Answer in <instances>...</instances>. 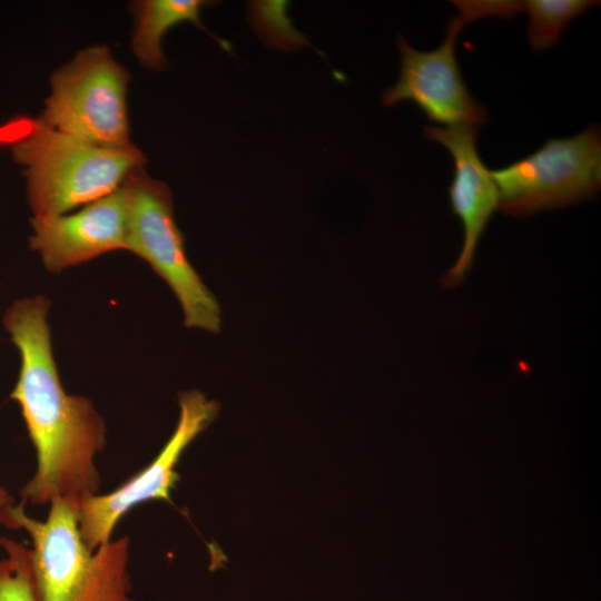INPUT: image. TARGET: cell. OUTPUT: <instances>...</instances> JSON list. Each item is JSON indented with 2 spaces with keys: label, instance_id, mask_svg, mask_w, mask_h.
<instances>
[{
  "label": "cell",
  "instance_id": "obj_1",
  "mask_svg": "<svg viewBox=\"0 0 601 601\" xmlns=\"http://www.w3.org/2000/svg\"><path fill=\"white\" fill-rule=\"evenodd\" d=\"M49 305L43 296L17 299L2 317L20 355L10 397L21 410L37 454L36 472L20 490L22 504L33 506L56 497L80 503L97 494L96 456L106 444L105 421L92 402L62 387L47 323Z\"/></svg>",
  "mask_w": 601,
  "mask_h": 601
},
{
  "label": "cell",
  "instance_id": "obj_2",
  "mask_svg": "<svg viewBox=\"0 0 601 601\" xmlns=\"http://www.w3.org/2000/svg\"><path fill=\"white\" fill-rule=\"evenodd\" d=\"M0 148L22 167L35 218L67 214L105 197L147 162L135 145L96 146L27 115L0 124Z\"/></svg>",
  "mask_w": 601,
  "mask_h": 601
},
{
  "label": "cell",
  "instance_id": "obj_3",
  "mask_svg": "<svg viewBox=\"0 0 601 601\" xmlns=\"http://www.w3.org/2000/svg\"><path fill=\"white\" fill-rule=\"evenodd\" d=\"M0 522L24 530L32 546L30 569L40 601H136L128 572L129 538L90 550L79 530V503L56 497L43 521L30 518L24 504L0 508Z\"/></svg>",
  "mask_w": 601,
  "mask_h": 601
},
{
  "label": "cell",
  "instance_id": "obj_4",
  "mask_svg": "<svg viewBox=\"0 0 601 601\" xmlns=\"http://www.w3.org/2000/svg\"><path fill=\"white\" fill-rule=\"evenodd\" d=\"M127 199V250L146 260L180 303L184 324L213 334L221 329V308L187 258L174 216L173 193L144 167L121 184Z\"/></svg>",
  "mask_w": 601,
  "mask_h": 601
},
{
  "label": "cell",
  "instance_id": "obj_5",
  "mask_svg": "<svg viewBox=\"0 0 601 601\" xmlns=\"http://www.w3.org/2000/svg\"><path fill=\"white\" fill-rule=\"evenodd\" d=\"M130 73L107 46L80 50L50 77V95L38 118L89 144L128 148L127 90Z\"/></svg>",
  "mask_w": 601,
  "mask_h": 601
},
{
  "label": "cell",
  "instance_id": "obj_6",
  "mask_svg": "<svg viewBox=\"0 0 601 601\" xmlns=\"http://www.w3.org/2000/svg\"><path fill=\"white\" fill-rule=\"evenodd\" d=\"M499 207L528 216L590 199L601 186V131L595 124L574 136L549 138L535 151L491 170Z\"/></svg>",
  "mask_w": 601,
  "mask_h": 601
},
{
  "label": "cell",
  "instance_id": "obj_7",
  "mask_svg": "<svg viewBox=\"0 0 601 601\" xmlns=\"http://www.w3.org/2000/svg\"><path fill=\"white\" fill-rule=\"evenodd\" d=\"M179 420L158 455L142 470L106 494L79 503V530L90 550L111 540L117 523L131 509L150 500L170 501L179 480L176 465L187 446L217 417L219 405L199 391L180 392Z\"/></svg>",
  "mask_w": 601,
  "mask_h": 601
},
{
  "label": "cell",
  "instance_id": "obj_8",
  "mask_svg": "<svg viewBox=\"0 0 601 601\" xmlns=\"http://www.w3.org/2000/svg\"><path fill=\"white\" fill-rule=\"evenodd\" d=\"M471 21L464 11H460L447 23L443 42L428 51L416 50L404 37L398 36L400 77L394 86L383 92V105L392 107L411 101L431 121L446 127L479 128L486 124L487 111L470 93L455 55L457 37Z\"/></svg>",
  "mask_w": 601,
  "mask_h": 601
},
{
  "label": "cell",
  "instance_id": "obj_9",
  "mask_svg": "<svg viewBox=\"0 0 601 601\" xmlns=\"http://www.w3.org/2000/svg\"><path fill=\"white\" fill-rule=\"evenodd\" d=\"M29 246L51 273L127 248V199L122 186L73 214L30 219Z\"/></svg>",
  "mask_w": 601,
  "mask_h": 601
},
{
  "label": "cell",
  "instance_id": "obj_10",
  "mask_svg": "<svg viewBox=\"0 0 601 601\" xmlns=\"http://www.w3.org/2000/svg\"><path fill=\"white\" fill-rule=\"evenodd\" d=\"M476 127L425 126L424 136L441 144L453 160V177L449 188L453 213L463 228L459 257L445 276V283H460L474 259L475 249L492 214L499 207V191L476 148Z\"/></svg>",
  "mask_w": 601,
  "mask_h": 601
},
{
  "label": "cell",
  "instance_id": "obj_11",
  "mask_svg": "<svg viewBox=\"0 0 601 601\" xmlns=\"http://www.w3.org/2000/svg\"><path fill=\"white\" fill-rule=\"evenodd\" d=\"M215 2L206 0H140L131 3L135 17V29L131 37V49L140 63L152 71L167 68L161 49L165 33L173 27L190 22L211 36L225 50L231 51L230 45L213 35L200 21L203 8Z\"/></svg>",
  "mask_w": 601,
  "mask_h": 601
},
{
  "label": "cell",
  "instance_id": "obj_12",
  "mask_svg": "<svg viewBox=\"0 0 601 601\" xmlns=\"http://www.w3.org/2000/svg\"><path fill=\"white\" fill-rule=\"evenodd\" d=\"M600 2L594 0H525L521 10L529 16L526 36L531 48L541 51L560 40L562 31L575 17Z\"/></svg>",
  "mask_w": 601,
  "mask_h": 601
},
{
  "label": "cell",
  "instance_id": "obj_13",
  "mask_svg": "<svg viewBox=\"0 0 601 601\" xmlns=\"http://www.w3.org/2000/svg\"><path fill=\"white\" fill-rule=\"evenodd\" d=\"M6 555L0 559V601H40L32 581L29 548L1 538Z\"/></svg>",
  "mask_w": 601,
  "mask_h": 601
},
{
  "label": "cell",
  "instance_id": "obj_14",
  "mask_svg": "<svg viewBox=\"0 0 601 601\" xmlns=\"http://www.w3.org/2000/svg\"><path fill=\"white\" fill-rule=\"evenodd\" d=\"M11 502V497L6 487L0 486V508Z\"/></svg>",
  "mask_w": 601,
  "mask_h": 601
}]
</instances>
